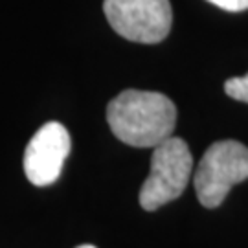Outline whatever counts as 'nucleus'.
I'll use <instances>...</instances> for the list:
<instances>
[{
  "label": "nucleus",
  "instance_id": "1",
  "mask_svg": "<svg viewBox=\"0 0 248 248\" xmlns=\"http://www.w3.org/2000/svg\"><path fill=\"white\" fill-rule=\"evenodd\" d=\"M107 122L120 142L131 147L155 149L173 136L177 107L160 92L129 89L108 103Z\"/></svg>",
  "mask_w": 248,
  "mask_h": 248
},
{
  "label": "nucleus",
  "instance_id": "2",
  "mask_svg": "<svg viewBox=\"0 0 248 248\" xmlns=\"http://www.w3.org/2000/svg\"><path fill=\"white\" fill-rule=\"evenodd\" d=\"M193 173V156L182 138L169 136L151 156V171L140 189V206L155 212L184 193Z\"/></svg>",
  "mask_w": 248,
  "mask_h": 248
},
{
  "label": "nucleus",
  "instance_id": "3",
  "mask_svg": "<svg viewBox=\"0 0 248 248\" xmlns=\"http://www.w3.org/2000/svg\"><path fill=\"white\" fill-rule=\"evenodd\" d=\"M248 178V147L235 140L212 143L197 166L193 184L204 208L224 202L232 187Z\"/></svg>",
  "mask_w": 248,
  "mask_h": 248
},
{
  "label": "nucleus",
  "instance_id": "4",
  "mask_svg": "<svg viewBox=\"0 0 248 248\" xmlns=\"http://www.w3.org/2000/svg\"><path fill=\"white\" fill-rule=\"evenodd\" d=\"M103 11L118 35L142 45L164 41L173 22L169 0H105Z\"/></svg>",
  "mask_w": 248,
  "mask_h": 248
},
{
  "label": "nucleus",
  "instance_id": "5",
  "mask_svg": "<svg viewBox=\"0 0 248 248\" xmlns=\"http://www.w3.org/2000/svg\"><path fill=\"white\" fill-rule=\"evenodd\" d=\"M70 134L59 122L43 125L24 151V173L33 186H50L62 171L70 155Z\"/></svg>",
  "mask_w": 248,
  "mask_h": 248
},
{
  "label": "nucleus",
  "instance_id": "6",
  "mask_svg": "<svg viewBox=\"0 0 248 248\" xmlns=\"http://www.w3.org/2000/svg\"><path fill=\"white\" fill-rule=\"evenodd\" d=\"M224 92L230 98L248 103V74L243 78H232L224 83Z\"/></svg>",
  "mask_w": 248,
  "mask_h": 248
},
{
  "label": "nucleus",
  "instance_id": "7",
  "mask_svg": "<svg viewBox=\"0 0 248 248\" xmlns=\"http://www.w3.org/2000/svg\"><path fill=\"white\" fill-rule=\"evenodd\" d=\"M208 2L217 6V8L224 9V11H232V13L248 9V0H208Z\"/></svg>",
  "mask_w": 248,
  "mask_h": 248
},
{
  "label": "nucleus",
  "instance_id": "8",
  "mask_svg": "<svg viewBox=\"0 0 248 248\" xmlns=\"http://www.w3.org/2000/svg\"><path fill=\"white\" fill-rule=\"evenodd\" d=\"M78 248H96L94 245H81V247H78Z\"/></svg>",
  "mask_w": 248,
  "mask_h": 248
}]
</instances>
